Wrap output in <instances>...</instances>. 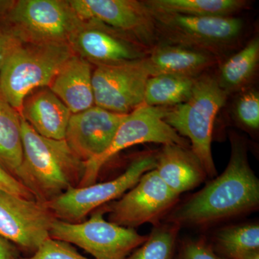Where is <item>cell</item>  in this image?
Segmentation results:
<instances>
[{
	"instance_id": "obj_29",
	"label": "cell",
	"mask_w": 259,
	"mask_h": 259,
	"mask_svg": "<svg viewBox=\"0 0 259 259\" xmlns=\"http://www.w3.org/2000/svg\"><path fill=\"white\" fill-rule=\"evenodd\" d=\"M0 190L20 196L23 198L35 199L31 192L26 187H24L14 177L5 171L1 167H0Z\"/></svg>"
},
{
	"instance_id": "obj_18",
	"label": "cell",
	"mask_w": 259,
	"mask_h": 259,
	"mask_svg": "<svg viewBox=\"0 0 259 259\" xmlns=\"http://www.w3.org/2000/svg\"><path fill=\"white\" fill-rule=\"evenodd\" d=\"M156 158L155 170L167 187L178 195L198 187L207 177L198 158L185 146L163 145Z\"/></svg>"
},
{
	"instance_id": "obj_2",
	"label": "cell",
	"mask_w": 259,
	"mask_h": 259,
	"mask_svg": "<svg viewBox=\"0 0 259 259\" xmlns=\"http://www.w3.org/2000/svg\"><path fill=\"white\" fill-rule=\"evenodd\" d=\"M23 161L15 178L35 199L47 204L79 186L85 170L64 140L47 139L21 117Z\"/></svg>"
},
{
	"instance_id": "obj_24",
	"label": "cell",
	"mask_w": 259,
	"mask_h": 259,
	"mask_svg": "<svg viewBox=\"0 0 259 259\" xmlns=\"http://www.w3.org/2000/svg\"><path fill=\"white\" fill-rule=\"evenodd\" d=\"M214 242L213 248L223 259H234L246 250L259 249L258 224L226 227L218 232Z\"/></svg>"
},
{
	"instance_id": "obj_22",
	"label": "cell",
	"mask_w": 259,
	"mask_h": 259,
	"mask_svg": "<svg viewBox=\"0 0 259 259\" xmlns=\"http://www.w3.org/2000/svg\"><path fill=\"white\" fill-rule=\"evenodd\" d=\"M259 61V39L253 37L220 67L217 81L228 95L245 88L254 75Z\"/></svg>"
},
{
	"instance_id": "obj_19",
	"label": "cell",
	"mask_w": 259,
	"mask_h": 259,
	"mask_svg": "<svg viewBox=\"0 0 259 259\" xmlns=\"http://www.w3.org/2000/svg\"><path fill=\"white\" fill-rule=\"evenodd\" d=\"M215 61V56L203 51L168 44L155 46L145 58L150 76L175 74L197 78Z\"/></svg>"
},
{
	"instance_id": "obj_8",
	"label": "cell",
	"mask_w": 259,
	"mask_h": 259,
	"mask_svg": "<svg viewBox=\"0 0 259 259\" xmlns=\"http://www.w3.org/2000/svg\"><path fill=\"white\" fill-rule=\"evenodd\" d=\"M167 110L168 107L142 105L127 114L107 151L85 163L84 173L78 187H88L96 183L105 163L121 151L135 145L155 143L190 147V142L165 122Z\"/></svg>"
},
{
	"instance_id": "obj_13",
	"label": "cell",
	"mask_w": 259,
	"mask_h": 259,
	"mask_svg": "<svg viewBox=\"0 0 259 259\" xmlns=\"http://www.w3.org/2000/svg\"><path fill=\"white\" fill-rule=\"evenodd\" d=\"M68 44L75 55L95 66L144 59L150 51L128 34L93 20H81Z\"/></svg>"
},
{
	"instance_id": "obj_33",
	"label": "cell",
	"mask_w": 259,
	"mask_h": 259,
	"mask_svg": "<svg viewBox=\"0 0 259 259\" xmlns=\"http://www.w3.org/2000/svg\"><path fill=\"white\" fill-rule=\"evenodd\" d=\"M234 259H259V249L246 250L236 255Z\"/></svg>"
},
{
	"instance_id": "obj_16",
	"label": "cell",
	"mask_w": 259,
	"mask_h": 259,
	"mask_svg": "<svg viewBox=\"0 0 259 259\" xmlns=\"http://www.w3.org/2000/svg\"><path fill=\"white\" fill-rule=\"evenodd\" d=\"M69 109L49 87L36 89L24 99L20 116L47 139L64 140L71 116Z\"/></svg>"
},
{
	"instance_id": "obj_17",
	"label": "cell",
	"mask_w": 259,
	"mask_h": 259,
	"mask_svg": "<svg viewBox=\"0 0 259 259\" xmlns=\"http://www.w3.org/2000/svg\"><path fill=\"white\" fill-rule=\"evenodd\" d=\"M93 73V65L74 54L61 66L49 88L71 113L84 111L95 105Z\"/></svg>"
},
{
	"instance_id": "obj_7",
	"label": "cell",
	"mask_w": 259,
	"mask_h": 259,
	"mask_svg": "<svg viewBox=\"0 0 259 259\" xmlns=\"http://www.w3.org/2000/svg\"><path fill=\"white\" fill-rule=\"evenodd\" d=\"M101 207L91 213L90 219L81 223H67L56 219L50 237L77 245L95 259H125L147 240L134 228H125L107 221Z\"/></svg>"
},
{
	"instance_id": "obj_12",
	"label": "cell",
	"mask_w": 259,
	"mask_h": 259,
	"mask_svg": "<svg viewBox=\"0 0 259 259\" xmlns=\"http://www.w3.org/2000/svg\"><path fill=\"white\" fill-rule=\"evenodd\" d=\"M56 219L47 204L0 190V237L18 249L35 253Z\"/></svg>"
},
{
	"instance_id": "obj_21",
	"label": "cell",
	"mask_w": 259,
	"mask_h": 259,
	"mask_svg": "<svg viewBox=\"0 0 259 259\" xmlns=\"http://www.w3.org/2000/svg\"><path fill=\"white\" fill-rule=\"evenodd\" d=\"M151 11L194 17H231L244 9V0H148Z\"/></svg>"
},
{
	"instance_id": "obj_6",
	"label": "cell",
	"mask_w": 259,
	"mask_h": 259,
	"mask_svg": "<svg viewBox=\"0 0 259 259\" xmlns=\"http://www.w3.org/2000/svg\"><path fill=\"white\" fill-rule=\"evenodd\" d=\"M80 22L69 0H15L2 28L25 44H68Z\"/></svg>"
},
{
	"instance_id": "obj_23",
	"label": "cell",
	"mask_w": 259,
	"mask_h": 259,
	"mask_svg": "<svg viewBox=\"0 0 259 259\" xmlns=\"http://www.w3.org/2000/svg\"><path fill=\"white\" fill-rule=\"evenodd\" d=\"M197 78L175 74L150 76L145 88L143 105L156 107L180 105L190 97Z\"/></svg>"
},
{
	"instance_id": "obj_14",
	"label": "cell",
	"mask_w": 259,
	"mask_h": 259,
	"mask_svg": "<svg viewBox=\"0 0 259 259\" xmlns=\"http://www.w3.org/2000/svg\"><path fill=\"white\" fill-rule=\"evenodd\" d=\"M81 20H93L128 34L151 49L157 40L152 15L137 0H69Z\"/></svg>"
},
{
	"instance_id": "obj_26",
	"label": "cell",
	"mask_w": 259,
	"mask_h": 259,
	"mask_svg": "<svg viewBox=\"0 0 259 259\" xmlns=\"http://www.w3.org/2000/svg\"><path fill=\"white\" fill-rule=\"evenodd\" d=\"M235 115L246 128L259 127V94L256 90H248L238 97L235 105Z\"/></svg>"
},
{
	"instance_id": "obj_11",
	"label": "cell",
	"mask_w": 259,
	"mask_h": 259,
	"mask_svg": "<svg viewBox=\"0 0 259 259\" xmlns=\"http://www.w3.org/2000/svg\"><path fill=\"white\" fill-rule=\"evenodd\" d=\"M145 58L97 66L93 73L95 105L119 114L131 113L141 106L150 77Z\"/></svg>"
},
{
	"instance_id": "obj_28",
	"label": "cell",
	"mask_w": 259,
	"mask_h": 259,
	"mask_svg": "<svg viewBox=\"0 0 259 259\" xmlns=\"http://www.w3.org/2000/svg\"><path fill=\"white\" fill-rule=\"evenodd\" d=\"M175 259H223L204 238L186 240Z\"/></svg>"
},
{
	"instance_id": "obj_27",
	"label": "cell",
	"mask_w": 259,
	"mask_h": 259,
	"mask_svg": "<svg viewBox=\"0 0 259 259\" xmlns=\"http://www.w3.org/2000/svg\"><path fill=\"white\" fill-rule=\"evenodd\" d=\"M18 259H95L88 258L80 254L74 247L66 243L50 238L39 246L30 257Z\"/></svg>"
},
{
	"instance_id": "obj_10",
	"label": "cell",
	"mask_w": 259,
	"mask_h": 259,
	"mask_svg": "<svg viewBox=\"0 0 259 259\" xmlns=\"http://www.w3.org/2000/svg\"><path fill=\"white\" fill-rule=\"evenodd\" d=\"M179 196L153 169L144 174L139 182L117 200L101 207L108 213V221L118 226L134 229L145 223L154 226L175 207Z\"/></svg>"
},
{
	"instance_id": "obj_15",
	"label": "cell",
	"mask_w": 259,
	"mask_h": 259,
	"mask_svg": "<svg viewBox=\"0 0 259 259\" xmlns=\"http://www.w3.org/2000/svg\"><path fill=\"white\" fill-rule=\"evenodd\" d=\"M127 115L108 111L96 105L72 114L65 141L74 154L86 163L98 157L110 147Z\"/></svg>"
},
{
	"instance_id": "obj_4",
	"label": "cell",
	"mask_w": 259,
	"mask_h": 259,
	"mask_svg": "<svg viewBox=\"0 0 259 259\" xmlns=\"http://www.w3.org/2000/svg\"><path fill=\"white\" fill-rule=\"evenodd\" d=\"M73 55L69 44L21 42L0 70V95L20 115L27 95L36 89L49 87Z\"/></svg>"
},
{
	"instance_id": "obj_5",
	"label": "cell",
	"mask_w": 259,
	"mask_h": 259,
	"mask_svg": "<svg viewBox=\"0 0 259 259\" xmlns=\"http://www.w3.org/2000/svg\"><path fill=\"white\" fill-rule=\"evenodd\" d=\"M149 11L157 36L163 37L165 44L203 51L214 56L233 47L244 27L243 20L233 16L194 17Z\"/></svg>"
},
{
	"instance_id": "obj_20",
	"label": "cell",
	"mask_w": 259,
	"mask_h": 259,
	"mask_svg": "<svg viewBox=\"0 0 259 259\" xmlns=\"http://www.w3.org/2000/svg\"><path fill=\"white\" fill-rule=\"evenodd\" d=\"M23 155L21 116L0 95V167L15 177Z\"/></svg>"
},
{
	"instance_id": "obj_3",
	"label": "cell",
	"mask_w": 259,
	"mask_h": 259,
	"mask_svg": "<svg viewBox=\"0 0 259 259\" xmlns=\"http://www.w3.org/2000/svg\"><path fill=\"white\" fill-rule=\"evenodd\" d=\"M228 95L210 76L197 77L187 101L168 107L165 122L191 143L194 153L209 177L217 175L211 144L213 127L218 112L224 106Z\"/></svg>"
},
{
	"instance_id": "obj_1",
	"label": "cell",
	"mask_w": 259,
	"mask_h": 259,
	"mask_svg": "<svg viewBox=\"0 0 259 259\" xmlns=\"http://www.w3.org/2000/svg\"><path fill=\"white\" fill-rule=\"evenodd\" d=\"M231 155L222 175L167 214L166 222L204 227L254 210L259 204V182L252 171L246 148L231 140Z\"/></svg>"
},
{
	"instance_id": "obj_30",
	"label": "cell",
	"mask_w": 259,
	"mask_h": 259,
	"mask_svg": "<svg viewBox=\"0 0 259 259\" xmlns=\"http://www.w3.org/2000/svg\"><path fill=\"white\" fill-rule=\"evenodd\" d=\"M21 42L8 30L0 28V70L7 58Z\"/></svg>"
},
{
	"instance_id": "obj_32",
	"label": "cell",
	"mask_w": 259,
	"mask_h": 259,
	"mask_svg": "<svg viewBox=\"0 0 259 259\" xmlns=\"http://www.w3.org/2000/svg\"><path fill=\"white\" fill-rule=\"evenodd\" d=\"M15 3V0H0V24L3 26L5 25Z\"/></svg>"
},
{
	"instance_id": "obj_25",
	"label": "cell",
	"mask_w": 259,
	"mask_h": 259,
	"mask_svg": "<svg viewBox=\"0 0 259 259\" xmlns=\"http://www.w3.org/2000/svg\"><path fill=\"white\" fill-rule=\"evenodd\" d=\"M180 228L178 225L166 222L154 226L147 240L125 259H175Z\"/></svg>"
},
{
	"instance_id": "obj_9",
	"label": "cell",
	"mask_w": 259,
	"mask_h": 259,
	"mask_svg": "<svg viewBox=\"0 0 259 259\" xmlns=\"http://www.w3.org/2000/svg\"><path fill=\"white\" fill-rule=\"evenodd\" d=\"M156 155L149 153L140 155L117 178L70 189L46 204L56 219L67 223L83 222L89 214L120 198L139 182L144 174L155 169Z\"/></svg>"
},
{
	"instance_id": "obj_31",
	"label": "cell",
	"mask_w": 259,
	"mask_h": 259,
	"mask_svg": "<svg viewBox=\"0 0 259 259\" xmlns=\"http://www.w3.org/2000/svg\"><path fill=\"white\" fill-rule=\"evenodd\" d=\"M18 248L0 237V259H18Z\"/></svg>"
}]
</instances>
